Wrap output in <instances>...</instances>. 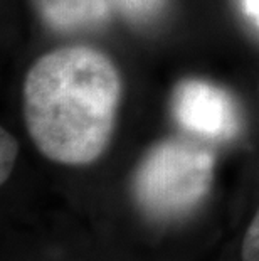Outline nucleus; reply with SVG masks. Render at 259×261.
<instances>
[{"label": "nucleus", "instance_id": "0eeeda50", "mask_svg": "<svg viewBox=\"0 0 259 261\" xmlns=\"http://www.w3.org/2000/svg\"><path fill=\"white\" fill-rule=\"evenodd\" d=\"M242 10L259 27V0H241Z\"/></svg>", "mask_w": 259, "mask_h": 261}, {"label": "nucleus", "instance_id": "20e7f679", "mask_svg": "<svg viewBox=\"0 0 259 261\" xmlns=\"http://www.w3.org/2000/svg\"><path fill=\"white\" fill-rule=\"evenodd\" d=\"M49 29L81 32L96 29L111 14L109 0H32Z\"/></svg>", "mask_w": 259, "mask_h": 261}, {"label": "nucleus", "instance_id": "39448f33", "mask_svg": "<svg viewBox=\"0 0 259 261\" xmlns=\"http://www.w3.org/2000/svg\"><path fill=\"white\" fill-rule=\"evenodd\" d=\"M2 135H0V182H4L9 179V175L12 174L14 164L17 160L19 155V143L15 140V137L12 133H9L7 130L2 128Z\"/></svg>", "mask_w": 259, "mask_h": 261}, {"label": "nucleus", "instance_id": "7ed1b4c3", "mask_svg": "<svg viewBox=\"0 0 259 261\" xmlns=\"http://www.w3.org/2000/svg\"><path fill=\"white\" fill-rule=\"evenodd\" d=\"M170 112L185 132L207 140H231L241 126L239 107L233 94L197 77L180 81L174 88Z\"/></svg>", "mask_w": 259, "mask_h": 261}, {"label": "nucleus", "instance_id": "f03ea898", "mask_svg": "<svg viewBox=\"0 0 259 261\" xmlns=\"http://www.w3.org/2000/svg\"><path fill=\"white\" fill-rule=\"evenodd\" d=\"M212 175V152L185 138H165L143 155L133 175V196L150 218L177 219L204 201Z\"/></svg>", "mask_w": 259, "mask_h": 261}, {"label": "nucleus", "instance_id": "423d86ee", "mask_svg": "<svg viewBox=\"0 0 259 261\" xmlns=\"http://www.w3.org/2000/svg\"><path fill=\"white\" fill-rule=\"evenodd\" d=\"M242 259L259 261V209L246 231L244 243H242Z\"/></svg>", "mask_w": 259, "mask_h": 261}, {"label": "nucleus", "instance_id": "f257e3e1", "mask_svg": "<svg viewBox=\"0 0 259 261\" xmlns=\"http://www.w3.org/2000/svg\"><path fill=\"white\" fill-rule=\"evenodd\" d=\"M121 93L120 71L100 49H54L25 74L22 112L27 132L49 160L91 164L111 140Z\"/></svg>", "mask_w": 259, "mask_h": 261}]
</instances>
